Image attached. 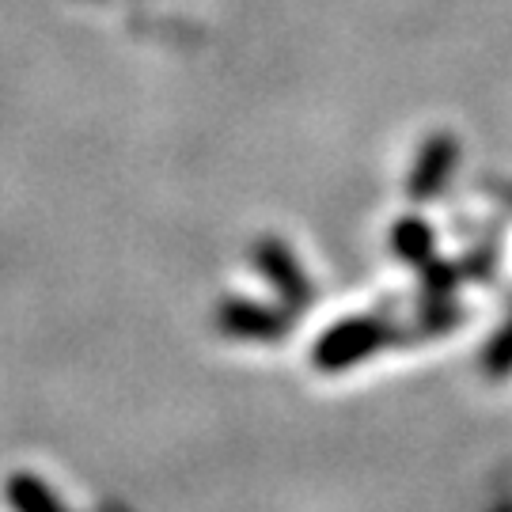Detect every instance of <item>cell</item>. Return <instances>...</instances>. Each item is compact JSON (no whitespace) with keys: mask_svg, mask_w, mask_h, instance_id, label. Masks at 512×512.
<instances>
[{"mask_svg":"<svg viewBox=\"0 0 512 512\" xmlns=\"http://www.w3.org/2000/svg\"><path fill=\"white\" fill-rule=\"evenodd\" d=\"M456 164H459V141L452 137V133H433V137L421 145L414 167H410L406 194H410L414 202L437 198L440 190L448 186V179H452Z\"/></svg>","mask_w":512,"mask_h":512,"instance_id":"1","label":"cell"},{"mask_svg":"<svg viewBox=\"0 0 512 512\" xmlns=\"http://www.w3.org/2000/svg\"><path fill=\"white\" fill-rule=\"evenodd\" d=\"M376 342H384V330L376 323H346V327L334 330L327 342H319V365H349L361 353H368Z\"/></svg>","mask_w":512,"mask_h":512,"instance_id":"2","label":"cell"},{"mask_svg":"<svg viewBox=\"0 0 512 512\" xmlns=\"http://www.w3.org/2000/svg\"><path fill=\"white\" fill-rule=\"evenodd\" d=\"M255 258H258V270L270 277L281 293H289L293 300H304L308 281H304L293 251H289L285 243H277V239H262V243L255 247Z\"/></svg>","mask_w":512,"mask_h":512,"instance_id":"3","label":"cell"},{"mask_svg":"<svg viewBox=\"0 0 512 512\" xmlns=\"http://www.w3.org/2000/svg\"><path fill=\"white\" fill-rule=\"evenodd\" d=\"M391 247H395L399 258L421 266V262H429V255H433V228L421 217H403L395 224V232H391Z\"/></svg>","mask_w":512,"mask_h":512,"instance_id":"4","label":"cell"},{"mask_svg":"<svg viewBox=\"0 0 512 512\" xmlns=\"http://www.w3.org/2000/svg\"><path fill=\"white\" fill-rule=\"evenodd\" d=\"M12 497H16V505L23 512H61L57 509V501L50 497V490H46V486H38L31 475L12 478Z\"/></svg>","mask_w":512,"mask_h":512,"instance_id":"5","label":"cell"},{"mask_svg":"<svg viewBox=\"0 0 512 512\" xmlns=\"http://www.w3.org/2000/svg\"><path fill=\"white\" fill-rule=\"evenodd\" d=\"M224 319L239 330H270L274 327V319H270L266 311L247 308V304H228V308H224Z\"/></svg>","mask_w":512,"mask_h":512,"instance_id":"6","label":"cell"},{"mask_svg":"<svg viewBox=\"0 0 512 512\" xmlns=\"http://www.w3.org/2000/svg\"><path fill=\"white\" fill-rule=\"evenodd\" d=\"M486 368H490L494 376H505V372H512V319H509V327L494 338L490 357H486Z\"/></svg>","mask_w":512,"mask_h":512,"instance_id":"7","label":"cell"}]
</instances>
